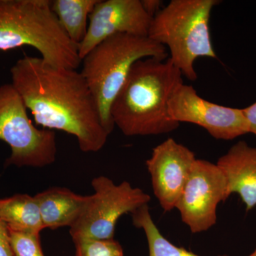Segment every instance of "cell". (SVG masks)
<instances>
[{
  "instance_id": "6",
  "label": "cell",
  "mask_w": 256,
  "mask_h": 256,
  "mask_svg": "<svg viewBox=\"0 0 256 256\" xmlns=\"http://www.w3.org/2000/svg\"><path fill=\"white\" fill-rule=\"evenodd\" d=\"M0 140L11 149L5 166L44 168L56 159L54 131L38 129L33 124L12 84L0 86Z\"/></svg>"
},
{
  "instance_id": "1",
  "label": "cell",
  "mask_w": 256,
  "mask_h": 256,
  "mask_svg": "<svg viewBox=\"0 0 256 256\" xmlns=\"http://www.w3.org/2000/svg\"><path fill=\"white\" fill-rule=\"evenodd\" d=\"M12 85L38 126L76 138L80 150L97 152L108 138L98 108L80 72L56 68L37 57L20 58L10 69Z\"/></svg>"
},
{
  "instance_id": "14",
  "label": "cell",
  "mask_w": 256,
  "mask_h": 256,
  "mask_svg": "<svg viewBox=\"0 0 256 256\" xmlns=\"http://www.w3.org/2000/svg\"><path fill=\"white\" fill-rule=\"evenodd\" d=\"M0 220L16 232L40 234L44 229L36 198L26 194L0 198Z\"/></svg>"
},
{
  "instance_id": "4",
  "label": "cell",
  "mask_w": 256,
  "mask_h": 256,
  "mask_svg": "<svg viewBox=\"0 0 256 256\" xmlns=\"http://www.w3.org/2000/svg\"><path fill=\"white\" fill-rule=\"evenodd\" d=\"M166 47L148 36L117 34L94 47L82 58L80 73L94 96L102 126L109 134L114 127L111 106L133 65L142 58L166 60Z\"/></svg>"
},
{
  "instance_id": "17",
  "label": "cell",
  "mask_w": 256,
  "mask_h": 256,
  "mask_svg": "<svg viewBox=\"0 0 256 256\" xmlns=\"http://www.w3.org/2000/svg\"><path fill=\"white\" fill-rule=\"evenodd\" d=\"M73 242L75 256H124L122 246L114 238L78 239Z\"/></svg>"
},
{
  "instance_id": "7",
  "label": "cell",
  "mask_w": 256,
  "mask_h": 256,
  "mask_svg": "<svg viewBox=\"0 0 256 256\" xmlns=\"http://www.w3.org/2000/svg\"><path fill=\"white\" fill-rule=\"evenodd\" d=\"M94 194L86 200L78 218L70 227L73 240L114 238L116 224L122 215L134 213L150 202L151 197L128 182L120 184L105 176L92 180Z\"/></svg>"
},
{
  "instance_id": "16",
  "label": "cell",
  "mask_w": 256,
  "mask_h": 256,
  "mask_svg": "<svg viewBox=\"0 0 256 256\" xmlns=\"http://www.w3.org/2000/svg\"><path fill=\"white\" fill-rule=\"evenodd\" d=\"M131 215L134 226L142 229L146 234L149 256H201L176 246L165 238L152 218L148 205L141 207Z\"/></svg>"
},
{
  "instance_id": "8",
  "label": "cell",
  "mask_w": 256,
  "mask_h": 256,
  "mask_svg": "<svg viewBox=\"0 0 256 256\" xmlns=\"http://www.w3.org/2000/svg\"><path fill=\"white\" fill-rule=\"evenodd\" d=\"M229 196L226 178L218 165L196 159L175 208L192 233H202L216 224L218 204Z\"/></svg>"
},
{
  "instance_id": "19",
  "label": "cell",
  "mask_w": 256,
  "mask_h": 256,
  "mask_svg": "<svg viewBox=\"0 0 256 256\" xmlns=\"http://www.w3.org/2000/svg\"><path fill=\"white\" fill-rule=\"evenodd\" d=\"M0 256H14L10 244L9 229L0 220Z\"/></svg>"
},
{
  "instance_id": "10",
  "label": "cell",
  "mask_w": 256,
  "mask_h": 256,
  "mask_svg": "<svg viewBox=\"0 0 256 256\" xmlns=\"http://www.w3.org/2000/svg\"><path fill=\"white\" fill-rule=\"evenodd\" d=\"M152 18L140 0H99L89 18L86 35L78 46L80 60L112 35L148 36Z\"/></svg>"
},
{
  "instance_id": "15",
  "label": "cell",
  "mask_w": 256,
  "mask_h": 256,
  "mask_svg": "<svg viewBox=\"0 0 256 256\" xmlns=\"http://www.w3.org/2000/svg\"><path fill=\"white\" fill-rule=\"evenodd\" d=\"M99 0H54L52 10L67 36L78 46L87 34L88 18Z\"/></svg>"
},
{
  "instance_id": "12",
  "label": "cell",
  "mask_w": 256,
  "mask_h": 256,
  "mask_svg": "<svg viewBox=\"0 0 256 256\" xmlns=\"http://www.w3.org/2000/svg\"><path fill=\"white\" fill-rule=\"evenodd\" d=\"M216 164L226 178L229 196L238 194L247 212L256 206V148L238 141Z\"/></svg>"
},
{
  "instance_id": "11",
  "label": "cell",
  "mask_w": 256,
  "mask_h": 256,
  "mask_svg": "<svg viewBox=\"0 0 256 256\" xmlns=\"http://www.w3.org/2000/svg\"><path fill=\"white\" fill-rule=\"evenodd\" d=\"M196 158L173 138L158 144L146 161L156 198L164 212L174 210Z\"/></svg>"
},
{
  "instance_id": "18",
  "label": "cell",
  "mask_w": 256,
  "mask_h": 256,
  "mask_svg": "<svg viewBox=\"0 0 256 256\" xmlns=\"http://www.w3.org/2000/svg\"><path fill=\"white\" fill-rule=\"evenodd\" d=\"M9 233L10 244L14 256H44L40 242V234L10 229Z\"/></svg>"
},
{
  "instance_id": "22",
  "label": "cell",
  "mask_w": 256,
  "mask_h": 256,
  "mask_svg": "<svg viewBox=\"0 0 256 256\" xmlns=\"http://www.w3.org/2000/svg\"><path fill=\"white\" fill-rule=\"evenodd\" d=\"M248 256H256V249L254 250V252H252V254H250Z\"/></svg>"
},
{
  "instance_id": "21",
  "label": "cell",
  "mask_w": 256,
  "mask_h": 256,
  "mask_svg": "<svg viewBox=\"0 0 256 256\" xmlns=\"http://www.w3.org/2000/svg\"><path fill=\"white\" fill-rule=\"evenodd\" d=\"M140 1L143 9L152 18H154L160 10L162 9V1L160 0H140Z\"/></svg>"
},
{
  "instance_id": "20",
  "label": "cell",
  "mask_w": 256,
  "mask_h": 256,
  "mask_svg": "<svg viewBox=\"0 0 256 256\" xmlns=\"http://www.w3.org/2000/svg\"><path fill=\"white\" fill-rule=\"evenodd\" d=\"M248 126L249 133L256 136V102L242 109Z\"/></svg>"
},
{
  "instance_id": "9",
  "label": "cell",
  "mask_w": 256,
  "mask_h": 256,
  "mask_svg": "<svg viewBox=\"0 0 256 256\" xmlns=\"http://www.w3.org/2000/svg\"><path fill=\"white\" fill-rule=\"evenodd\" d=\"M171 120L201 126L216 140H232L249 133L242 109L214 104L202 98L192 86L176 87L168 104Z\"/></svg>"
},
{
  "instance_id": "13",
  "label": "cell",
  "mask_w": 256,
  "mask_h": 256,
  "mask_svg": "<svg viewBox=\"0 0 256 256\" xmlns=\"http://www.w3.org/2000/svg\"><path fill=\"white\" fill-rule=\"evenodd\" d=\"M44 228L70 227L78 218L86 200L64 188H52L34 196Z\"/></svg>"
},
{
  "instance_id": "3",
  "label": "cell",
  "mask_w": 256,
  "mask_h": 256,
  "mask_svg": "<svg viewBox=\"0 0 256 256\" xmlns=\"http://www.w3.org/2000/svg\"><path fill=\"white\" fill-rule=\"evenodd\" d=\"M30 46L56 68L76 70L78 46L67 36L50 0H0V50Z\"/></svg>"
},
{
  "instance_id": "5",
  "label": "cell",
  "mask_w": 256,
  "mask_h": 256,
  "mask_svg": "<svg viewBox=\"0 0 256 256\" xmlns=\"http://www.w3.org/2000/svg\"><path fill=\"white\" fill-rule=\"evenodd\" d=\"M217 0H172L152 18L148 36L170 50L173 65L190 80L197 74L200 57L216 58L210 37V20Z\"/></svg>"
},
{
  "instance_id": "2",
  "label": "cell",
  "mask_w": 256,
  "mask_h": 256,
  "mask_svg": "<svg viewBox=\"0 0 256 256\" xmlns=\"http://www.w3.org/2000/svg\"><path fill=\"white\" fill-rule=\"evenodd\" d=\"M182 84V74L170 58L138 60L111 106L114 126L126 136H159L178 129L168 104Z\"/></svg>"
}]
</instances>
